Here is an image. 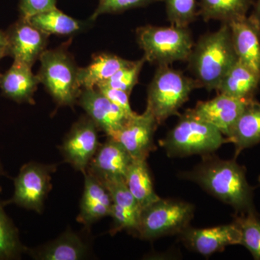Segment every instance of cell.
<instances>
[{"instance_id": "obj_1", "label": "cell", "mask_w": 260, "mask_h": 260, "mask_svg": "<svg viewBox=\"0 0 260 260\" xmlns=\"http://www.w3.org/2000/svg\"><path fill=\"white\" fill-rule=\"evenodd\" d=\"M203 159L194 169L182 172L180 177L194 181L210 194L231 205L237 213L254 210L253 188L248 184L246 169L236 159L223 160L212 154Z\"/></svg>"}, {"instance_id": "obj_2", "label": "cell", "mask_w": 260, "mask_h": 260, "mask_svg": "<svg viewBox=\"0 0 260 260\" xmlns=\"http://www.w3.org/2000/svg\"><path fill=\"white\" fill-rule=\"evenodd\" d=\"M198 87L216 90L224 75L238 61L229 23L200 37L187 59Z\"/></svg>"}, {"instance_id": "obj_3", "label": "cell", "mask_w": 260, "mask_h": 260, "mask_svg": "<svg viewBox=\"0 0 260 260\" xmlns=\"http://www.w3.org/2000/svg\"><path fill=\"white\" fill-rule=\"evenodd\" d=\"M177 125L159 141L169 157L212 154L229 139L215 126L198 117L191 109L179 114Z\"/></svg>"}, {"instance_id": "obj_4", "label": "cell", "mask_w": 260, "mask_h": 260, "mask_svg": "<svg viewBox=\"0 0 260 260\" xmlns=\"http://www.w3.org/2000/svg\"><path fill=\"white\" fill-rule=\"evenodd\" d=\"M69 42L51 50L39 58V81L59 106L73 107L78 102L82 88L78 81L79 68L68 51Z\"/></svg>"}, {"instance_id": "obj_5", "label": "cell", "mask_w": 260, "mask_h": 260, "mask_svg": "<svg viewBox=\"0 0 260 260\" xmlns=\"http://www.w3.org/2000/svg\"><path fill=\"white\" fill-rule=\"evenodd\" d=\"M136 36L145 60L158 67L187 61L194 44L188 27L148 25L137 29Z\"/></svg>"}, {"instance_id": "obj_6", "label": "cell", "mask_w": 260, "mask_h": 260, "mask_svg": "<svg viewBox=\"0 0 260 260\" xmlns=\"http://www.w3.org/2000/svg\"><path fill=\"white\" fill-rule=\"evenodd\" d=\"M195 88L199 87L194 78L169 65L158 66L148 86L147 108L160 125L170 116L179 115V109Z\"/></svg>"}, {"instance_id": "obj_7", "label": "cell", "mask_w": 260, "mask_h": 260, "mask_svg": "<svg viewBox=\"0 0 260 260\" xmlns=\"http://www.w3.org/2000/svg\"><path fill=\"white\" fill-rule=\"evenodd\" d=\"M194 213L191 203L160 198L141 210L134 234L145 240L179 234L189 226Z\"/></svg>"}, {"instance_id": "obj_8", "label": "cell", "mask_w": 260, "mask_h": 260, "mask_svg": "<svg viewBox=\"0 0 260 260\" xmlns=\"http://www.w3.org/2000/svg\"><path fill=\"white\" fill-rule=\"evenodd\" d=\"M55 170L54 166L36 162L25 164L15 178L13 198L3 203L5 205L15 204L41 213L51 187V174Z\"/></svg>"}, {"instance_id": "obj_9", "label": "cell", "mask_w": 260, "mask_h": 260, "mask_svg": "<svg viewBox=\"0 0 260 260\" xmlns=\"http://www.w3.org/2000/svg\"><path fill=\"white\" fill-rule=\"evenodd\" d=\"M99 129L88 115L82 116L72 126L61 145L65 161L83 174L100 145Z\"/></svg>"}, {"instance_id": "obj_10", "label": "cell", "mask_w": 260, "mask_h": 260, "mask_svg": "<svg viewBox=\"0 0 260 260\" xmlns=\"http://www.w3.org/2000/svg\"><path fill=\"white\" fill-rule=\"evenodd\" d=\"M6 32L8 56L15 62L32 68L48 44L49 35L34 26L28 19L20 18L12 24Z\"/></svg>"}, {"instance_id": "obj_11", "label": "cell", "mask_w": 260, "mask_h": 260, "mask_svg": "<svg viewBox=\"0 0 260 260\" xmlns=\"http://www.w3.org/2000/svg\"><path fill=\"white\" fill-rule=\"evenodd\" d=\"M158 125L153 113L146 107L143 114H135L119 131L108 137L119 141L132 158L146 160L150 153L156 149L153 137Z\"/></svg>"}, {"instance_id": "obj_12", "label": "cell", "mask_w": 260, "mask_h": 260, "mask_svg": "<svg viewBox=\"0 0 260 260\" xmlns=\"http://www.w3.org/2000/svg\"><path fill=\"white\" fill-rule=\"evenodd\" d=\"M179 236L188 249L205 256L221 252L227 246L241 244L240 230L234 222L205 229L188 226Z\"/></svg>"}, {"instance_id": "obj_13", "label": "cell", "mask_w": 260, "mask_h": 260, "mask_svg": "<svg viewBox=\"0 0 260 260\" xmlns=\"http://www.w3.org/2000/svg\"><path fill=\"white\" fill-rule=\"evenodd\" d=\"M77 104L83 108L99 129L104 131L107 136L119 131L130 118L96 87L82 88Z\"/></svg>"}, {"instance_id": "obj_14", "label": "cell", "mask_w": 260, "mask_h": 260, "mask_svg": "<svg viewBox=\"0 0 260 260\" xmlns=\"http://www.w3.org/2000/svg\"><path fill=\"white\" fill-rule=\"evenodd\" d=\"M133 159L119 141L112 137H108L107 141L99 145L85 172L102 183L114 179H124Z\"/></svg>"}, {"instance_id": "obj_15", "label": "cell", "mask_w": 260, "mask_h": 260, "mask_svg": "<svg viewBox=\"0 0 260 260\" xmlns=\"http://www.w3.org/2000/svg\"><path fill=\"white\" fill-rule=\"evenodd\" d=\"M250 101L218 93L211 100L198 102L191 110L198 117L215 126L228 138Z\"/></svg>"}, {"instance_id": "obj_16", "label": "cell", "mask_w": 260, "mask_h": 260, "mask_svg": "<svg viewBox=\"0 0 260 260\" xmlns=\"http://www.w3.org/2000/svg\"><path fill=\"white\" fill-rule=\"evenodd\" d=\"M107 187L112 205L110 215L113 220L111 234L126 230L134 234L138 226L141 208L131 194L124 179L103 183Z\"/></svg>"}, {"instance_id": "obj_17", "label": "cell", "mask_w": 260, "mask_h": 260, "mask_svg": "<svg viewBox=\"0 0 260 260\" xmlns=\"http://www.w3.org/2000/svg\"><path fill=\"white\" fill-rule=\"evenodd\" d=\"M238 59L260 73V28L249 17L229 23Z\"/></svg>"}, {"instance_id": "obj_18", "label": "cell", "mask_w": 260, "mask_h": 260, "mask_svg": "<svg viewBox=\"0 0 260 260\" xmlns=\"http://www.w3.org/2000/svg\"><path fill=\"white\" fill-rule=\"evenodd\" d=\"M84 176L85 186L77 220L85 227H89L110 215L112 200L103 183L88 173H84Z\"/></svg>"}, {"instance_id": "obj_19", "label": "cell", "mask_w": 260, "mask_h": 260, "mask_svg": "<svg viewBox=\"0 0 260 260\" xmlns=\"http://www.w3.org/2000/svg\"><path fill=\"white\" fill-rule=\"evenodd\" d=\"M39 83L37 75L32 73L30 67L15 61L0 77L3 96L19 104H35L34 95Z\"/></svg>"}, {"instance_id": "obj_20", "label": "cell", "mask_w": 260, "mask_h": 260, "mask_svg": "<svg viewBox=\"0 0 260 260\" xmlns=\"http://www.w3.org/2000/svg\"><path fill=\"white\" fill-rule=\"evenodd\" d=\"M26 252L35 259L79 260L88 257L90 249L78 234L68 229L55 240Z\"/></svg>"}, {"instance_id": "obj_21", "label": "cell", "mask_w": 260, "mask_h": 260, "mask_svg": "<svg viewBox=\"0 0 260 260\" xmlns=\"http://www.w3.org/2000/svg\"><path fill=\"white\" fill-rule=\"evenodd\" d=\"M260 85V73L238 59L224 75L216 91L236 99H254Z\"/></svg>"}, {"instance_id": "obj_22", "label": "cell", "mask_w": 260, "mask_h": 260, "mask_svg": "<svg viewBox=\"0 0 260 260\" xmlns=\"http://www.w3.org/2000/svg\"><path fill=\"white\" fill-rule=\"evenodd\" d=\"M235 146V159L244 149L260 143V103L252 99L239 116L228 138Z\"/></svg>"}, {"instance_id": "obj_23", "label": "cell", "mask_w": 260, "mask_h": 260, "mask_svg": "<svg viewBox=\"0 0 260 260\" xmlns=\"http://www.w3.org/2000/svg\"><path fill=\"white\" fill-rule=\"evenodd\" d=\"M132 61L110 54L100 53L93 56L88 66L79 68L78 81L82 88H93L105 83L116 72L129 64Z\"/></svg>"}, {"instance_id": "obj_24", "label": "cell", "mask_w": 260, "mask_h": 260, "mask_svg": "<svg viewBox=\"0 0 260 260\" xmlns=\"http://www.w3.org/2000/svg\"><path fill=\"white\" fill-rule=\"evenodd\" d=\"M124 181L141 210L160 198L154 191L146 160L133 158L126 171Z\"/></svg>"}, {"instance_id": "obj_25", "label": "cell", "mask_w": 260, "mask_h": 260, "mask_svg": "<svg viewBox=\"0 0 260 260\" xmlns=\"http://www.w3.org/2000/svg\"><path fill=\"white\" fill-rule=\"evenodd\" d=\"M34 26L48 35L73 36L85 30L88 24L65 14L57 8L38 13L28 18Z\"/></svg>"}, {"instance_id": "obj_26", "label": "cell", "mask_w": 260, "mask_h": 260, "mask_svg": "<svg viewBox=\"0 0 260 260\" xmlns=\"http://www.w3.org/2000/svg\"><path fill=\"white\" fill-rule=\"evenodd\" d=\"M254 0H200L198 15L205 21L220 20L230 23L246 17Z\"/></svg>"}, {"instance_id": "obj_27", "label": "cell", "mask_w": 260, "mask_h": 260, "mask_svg": "<svg viewBox=\"0 0 260 260\" xmlns=\"http://www.w3.org/2000/svg\"><path fill=\"white\" fill-rule=\"evenodd\" d=\"M4 205L0 201V260L19 259L28 249L20 242L18 229L5 213Z\"/></svg>"}, {"instance_id": "obj_28", "label": "cell", "mask_w": 260, "mask_h": 260, "mask_svg": "<svg viewBox=\"0 0 260 260\" xmlns=\"http://www.w3.org/2000/svg\"><path fill=\"white\" fill-rule=\"evenodd\" d=\"M234 222L240 230V245L245 246L254 259L260 260V218L255 210L240 213Z\"/></svg>"}, {"instance_id": "obj_29", "label": "cell", "mask_w": 260, "mask_h": 260, "mask_svg": "<svg viewBox=\"0 0 260 260\" xmlns=\"http://www.w3.org/2000/svg\"><path fill=\"white\" fill-rule=\"evenodd\" d=\"M168 20L173 25L188 27L198 15L196 0H164Z\"/></svg>"}, {"instance_id": "obj_30", "label": "cell", "mask_w": 260, "mask_h": 260, "mask_svg": "<svg viewBox=\"0 0 260 260\" xmlns=\"http://www.w3.org/2000/svg\"><path fill=\"white\" fill-rule=\"evenodd\" d=\"M145 61L146 60L144 56L139 60L132 61L129 64L121 68L119 71L116 72L112 78L100 85H105L111 88L119 89L130 95L135 85L138 83L140 73Z\"/></svg>"}, {"instance_id": "obj_31", "label": "cell", "mask_w": 260, "mask_h": 260, "mask_svg": "<svg viewBox=\"0 0 260 260\" xmlns=\"http://www.w3.org/2000/svg\"><path fill=\"white\" fill-rule=\"evenodd\" d=\"M164 0H99L96 10L90 18L93 21L103 14H119L126 10L145 8L148 5Z\"/></svg>"}, {"instance_id": "obj_32", "label": "cell", "mask_w": 260, "mask_h": 260, "mask_svg": "<svg viewBox=\"0 0 260 260\" xmlns=\"http://www.w3.org/2000/svg\"><path fill=\"white\" fill-rule=\"evenodd\" d=\"M57 0H20L18 10L20 18L28 19L32 15L56 8Z\"/></svg>"}, {"instance_id": "obj_33", "label": "cell", "mask_w": 260, "mask_h": 260, "mask_svg": "<svg viewBox=\"0 0 260 260\" xmlns=\"http://www.w3.org/2000/svg\"><path fill=\"white\" fill-rule=\"evenodd\" d=\"M113 104H115L121 110L126 113V115L131 117L136 113L133 112L129 104V94L119 89L111 88L105 85H99L96 87Z\"/></svg>"}, {"instance_id": "obj_34", "label": "cell", "mask_w": 260, "mask_h": 260, "mask_svg": "<svg viewBox=\"0 0 260 260\" xmlns=\"http://www.w3.org/2000/svg\"><path fill=\"white\" fill-rule=\"evenodd\" d=\"M6 56H8V39H7L6 32L0 30V60Z\"/></svg>"}, {"instance_id": "obj_35", "label": "cell", "mask_w": 260, "mask_h": 260, "mask_svg": "<svg viewBox=\"0 0 260 260\" xmlns=\"http://www.w3.org/2000/svg\"><path fill=\"white\" fill-rule=\"evenodd\" d=\"M252 6V13L249 15V18L255 22L260 28V0H254Z\"/></svg>"}, {"instance_id": "obj_36", "label": "cell", "mask_w": 260, "mask_h": 260, "mask_svg": "<svg viewBox=\"0 0 260 260\" xmlns=\"http://www.w3.org/2000/svg\"><path fill=\"white\" fill-rule=\"evenodd\" d=\"M3 174V169H2L1 164H0V177ZM0 191H1V187H0Z\"/></svg>"}, {"instance_id": "obj_37", "label": "cell", "mask_w": 260, "mask_h": 260, "mask_svg": "<svg viewBox=\"0 0 260 260\" xmlns=\"http://www.w3.org/2000/svg\"><path fill=\"white\" fill-rule=\"evenodd\" d=\"M258 181H259V185L260 186V176L259 177V179H258Z\"/></svg>"}, {"instance_id": "obj_38", "label": "cell", "mask_w": 260, "mask_h": 260, "mask_svg": "<svg viewBox=\"0 0 260 260\" xmlns=\"http://www.w3.org/2000/svg\"><path fill=\"white\" fill-rule=\"evenodd\" d=\"M1 75H2L1 73H0V77H1Z\"/></svg>"}]
</instances>
